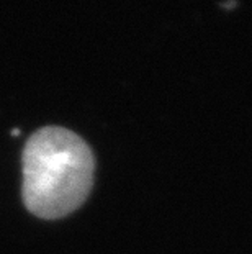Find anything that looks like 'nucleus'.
<instances>
[{
    "mask_svg": "<svg viewBox=\"0 0 252 254\" xmlns=\"http://www.w3.org/2000/svg\"><path fill=\"white\" fill-rule=\"evenodd\" d=\"M21 166L25 207L43 220L72 213L92 190L94 153L67 128L45 127L35 131L25 144Z\"/></svg>",
    "mask_w": 252,
    "mask_h": 254,
    "instance_id": "obj_1",
    "label": "nucleus"
}]
</instances>
